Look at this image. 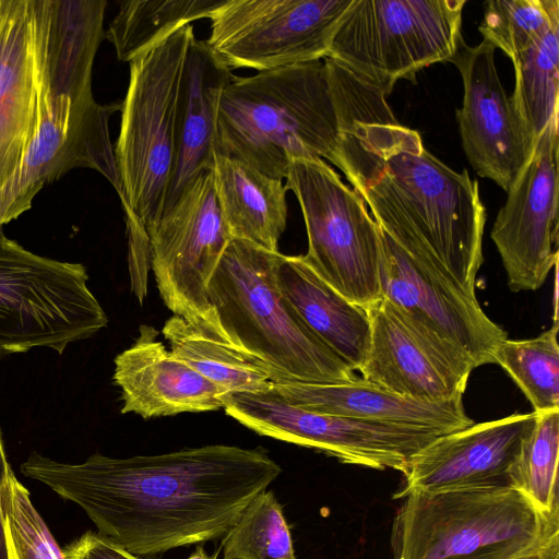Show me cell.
Masks as SVG:
<instances>
[{
    "label": "cell",
    "instance_id": "6da1fadb",
    "mask_svg": "<svg viewBox=\"0 0 559 559\" xmlns=\"http://www.w3.org/2000/svg\"><path fill=\"white\" fill-rule=\"evenodd\" d=\"M20 471L78 504L106 540L152 557L224 537L282 468L263 450L210 444L81 463L33 451Z\"/></svg>",
    "mask_w": 559,
    "mask_h": 559
},
{
    "label": "cell",
    "instance_id": "7a4b0ae2",
    "mask_svg": "<svg viewBox=\"0 0 559 559\" xmlns=\"http://www.w3.org/2000/svg\"><path fill=\"white\" fill-rule=\"evenodd\" d=\"M334 165L399 247L476 298L486 209L466 169L443 164L396 119L360 126Z\"/></svg>",
    "mask_w": 559,
    "mask_h": 559
},
{
    "label": "cell",
    "instance_id": "3957f363",
    "mask_svg": "<svg viewBox=\"0 0 559 559\" xmlns=\"http://www.w3.org/2000/svg\"><path fill=\"white\" fill-rule=\"evenodd\" d=\"M393 120L382 90L325 57L234 75L218 103L215 154L283 180L293 160L335 164L360 126Z\"/></svg>",
    "mask_w": 559,
    "mask_h": 559
},
{
    "label": "cell",
    "instance_id": "277c9868",
    "mask_svg": "<svg viewBox=\"0 0 559 559\" xmlns=\"http://www.w3.org/2000/svg\"><path fill=\"white\" fill-rule=\"evenodd\" d=\"M283 254L231 239L209 284L225 341L255 357L275 380L345 383L359 379L283 297L276 270Z\"/></svg>",
    "mask_w": 559,
    "mask_h": 559
},
{
    "label": "cell",
    "instance_id": "5b68a950",
    "mask_svg": "<svg viewBox=\"0 0 559 559\" xmlns=\"http://www.w3.org/2000/svg\"><path fill=\"white\" fill-rule=\"evenodd\" d=\"M403 499L392 524L393 559H516L559 535V516L543 514L512 487Z\"/></svg>",
    "mask_w": 559,
    "mask_h": 559
},
{
    "label": "cell",
    "instance_id": "8992f818",
    "mask_svg": "<svg viewBox=\"0 0 559 559\" xmlns=\"http://www.w3.org/2000/svg\"><path fill=\"white\" fill-rule=\"evenodd\" d=\"M193 26L187 25L130 61L114 146L124 211L145 230L160 217L177 155V108Z\"/></svg>",
    "mask_w": 559,
    "mask_h": 559
},
{
    "label": "cell",
    "instance_id": "52a82bcc",
    "mask_svg": "<svg viewBox=\"0 0 559 559\" xmlns=\"http://www.w3.org/2000/svg\"><path fill=\"white\" fill-rule=\"evenodd\" d=\"M107 324L83 264L33 253L0 223V357L33 348L61 355Z\"/></svg>",
    "mask_w": 559,
    "mask_h": 559
},
{
    "label": "cell",
    "instance_id": "ba28073f",
    "mask_svg": "<svg viewBox=\"0 0 559 559\" xmlns=\"http://www.w3.org/2000/svg\"><path fill=\"white\" fill-rule=\"evenodd\" d=\"M466 0H353L331 41L329 58L386 96L400 79L451 61L461 40Z\"/></svg>",
    "mask_w": 559,
    "mask_h": 559
},
{
    "label": "cell",
    "instance_id": "9c48e42d",
    "mask_svg": "<svg viewBox=\"0 0 559 559\" xmlns=\"http://www.w3.org/2000/svg\"><path fill=\"white\" fill-rule=\"evenodd\" d=\"M285 179L306 225L305 262L349 301L374 306L382 299V236L364 199L321 158L293 160Z\"/></svg>",
    "mask_w": 559,
    "mask_h": 559
},
{
    "label": "cell",
    "instance_id": "30bf717a",
    "mask_svg": "<svg viewBox=\"0 0 559 559\" xmlns=\"http://www.w3.org/2000/svg\"><path fill=\"white\" fill-rule=\"evenodd\" d=\"M146 233L151 266L166 307L226 342L210 302L209 284L231 237L216 199L212 170L195 177Z\"/></svg>",
    "mask_w": 559,
    "mask_h": 559
},
{
    "label": "cell",
    "instance_id": "8fae6325",
    "mask_svg": "<svg viewBox=\"0 0 559 559\" xmlns=\"http://www.w3.org/2000/svg\"><path fill=\"white\" fill-rule=\"evenodd\" d=\"M353 0H224L205 40L229 69L260 71L328 57Z\"/></svg>",
    "mask_w": 559,
    "mask_h": 559
},
{
    "label": "cell",
    "instance_id": "7c38bea8",
    "mask_svg": "<svg viewBox=\"0 0 559 559\" xmlns=\"http://www.w3.org/2000/svg\"><path fill=\"white\" fill-rule=\"evenodd\" d=\"M224 409L258 435L317 449L346 464L403 474L418 452L442 436L427 429L308 411L270 390L229 394Z\"/></svg>",
    "mask_w": 559,
    "mask_h": 559
},
{
    "label": "cell",
    "instance_id": "4fadbf2b",
    "mask_svg": "<svg viewBox=\"0 0 559 559\" xmlns=\"http://www.w3.org/2000/svg\"><path fill=\"white\" fill-rule=\"evenodd\" d=\"M120 109L121 102L100 105L93 96L72 99L40 90L38 126L17 176L0 198V223L4 225L17 218L31 209L44 186L78 167L99 171L121 199L109 136V118Z\"/></svg>",
    "mask_w": 559,
    "mask_h": 559
},
{
    "label": "cell",
    "instance_id": "5bb4252c",
    "mask_svg": "<svg viewBox=\"0 0 559 559\" xmlns=\"http://www.w3.org/2000/svg\"><path fill=\"white\" fill-rule=\"evenodd\" d=\"M367 311L370 341L361 379L418 402L463 396L475 369L463 350L385 298Z\"/></svg>",
    "mask_w": 559,
    "mask_h": 559
},
{
    "label": "cell",
    "instance_id": "9a60e30c",
    "mask_svg": "<svg viewBox=\"0 0 559 559\" xmlns=\"http://www.w3.org/2000/svg\"><path fill=\"white\" fill-rule=\"evenodd\" d=\"M558 150L556 114L507 191L491 229L512 292L538 289L557 265Z\"/></svg>",
    "mask_w": 559,
    "mask_h": 559
},
{
    "label": "cell",
    "instance_id": "2e32d148",
    "mask_svg": "<svg viewBox=\"0 0 559 559\" xmlns=\"http://www.w3.org/2000/svg\"><path fill=\"white\" fill-rule=\"evenodd\" d=\"M496 48L464 39L451 59L462 76L464 95L456 110L462 146L476 174L508 191L535 143L526 133L507 95L495 63Z\"/></svg>",
    "mask_w": 559,
    "mask_h": 559
},
{
    "label": "cell",
    "instance_id": "e0dca14e",
    "mask_svg": "<svg viewBox=\"0 0 559 559\" xmlns=\"http://www.w3.org/2000/svg\"><path fill=\"white\" fill-rule=\"evenodd\" d=\"M380 282L382 298L444 337L473 361L475 368L495 364V352L507 337L451 280L412 258L382 229Z\"/></svg>",
    "mask_w": 559,
    "mask_h": 559
},
{
    "label": "cell",
    "instance_id": "ac0fdd59",
    "mask_svg": "<svg viewBox=\"0 0 559 559\" xmlns=\"http://www.w3.org/2000/svg\"><path fill=\"white\" fill-rule=\"evenodd\" d=\"M537 418L535 412L513 414L439 436L413 457L394 498L414 491L512 487V473Z\"/></svg>",
    "mask_w": 559,
    "mask_h": 559
},
{
    "label": "cell",
    "instance_id": "d6986e66",
    "mask_svg": "<svg viewBox=\"0 0 559 559\" xmlns=\"http://www.w3.org/2000/svg\"><path fill=\"white\" fill-rule=\"evenodd\" d=\"M39 95L36 0H0V198L35 135Z\"/></svg>",
    "mask_w": 559,
    "mask_h": 559
},
{
    "label": "cell",
    "instance_id": "ffe728a7",
    "mask_svg": "<svg viewBox=\"0 0 559 559\" xmlns=\"http://www.w3.org/2000/svg\"><path fill=\"white\" fill-rule=\"evenodd\" d=\"M146 324L134 343L115 358L114 382L121 391V413L145 419L224 408L225 393L174 357Z\"/></svg>",
    "mask_w": 559,
    "mask_h": 559
},
{
    "label": "cell",
    "instance_id": "44dd1931",
    "mask_svg": "<svg viewBox=\"0 0 559 559\" xmlns=\"http://www.w3.org/2000/svg\"><path fill=\"white\" fill-rule=\"evenodd\" d=\"M287 403L308 411L362 420L432 430L444 435L474 424L463 396L418 402L400 396L361 378L345 383L276 380L270 389Z\"/></svg>",
    "mask_w": 559,
    "mask_h": 559
},
{
    "label": "cell",
    "instance_id": "7402d4cb",
    "mask_svg": "<svg viewBox=\"0 0 559 559\" xmlns=\"http://www.w3.org/2000/svg\"><path fill=\"white\" fill-rule=\"evenodd\" d=\"M105 0H36L40 88L51 96H92V69L105 38Z\"/></svg>",
    "mask_w": 559,
    "mask_h": 559
},
{
    "label": "cell",
    "instance_id": "603a6c76",
    "mask_svg": "<svg viewBox=\"0 0 559 559\" xmlns=\"http://www.w3.org/2000/svg\"><path fill=\"white\" fill-rule=\"evenodd\" d=\"M233 76L205 40H191L178 98L176 164L164 209L195 177L212 169L218 103Z\"/></svg>",
    "mask_w": 559,
    "mask_h": 559
},
{
    "label": "cell",
    "instance_id": "cb8c5ba5",
    "mask_svg": "<svg viewBox=\"0 0 559 559\" xmlns=\"http://www.w3.org/2000/svg\"><path fill=\"white\" fill-rule=\"evenodd\" d=\"M278 288L304 323L355 371L370 341L368 311L329 286L302 255H284L276 270Z\"/></svg>",
    "mask_w": 559,
    "mask_h": 559
},
{
    "label": "cell",
    "instance_id": "d4e9b609",
    "mask_svg": "<svg viewBox=\"0 0 559 559\" xmlns=\"http://www.w3.org/2000/svg\"><path fill=\"white\" fill-rule=\"evenodd\" d=\"M211 170L219 210L231 239L278 251V241L287 224V190L283 180L216 154Z\"/></svg>",
    "mask_w": 559,
    "mask_h": 559
},
{
    "label": "cell",
    "instance_id": "484cf974",
    "mask_svg": "<svg viewBox=\"0 0 559 559\" xmlns=\"http://www.w3.org/2000/svg\"><path fill=\"white\" fill-rule=\"evenodd\" d=\"M162 333L171 355L216 385L226 397L233 393H264L276 378L260 359L206 334L178 316L165 322Z\"/></svg>",
    "mask_w": 559,
    "mask_h": 559
},
{
    "label": "cell",
    "instance_id": "4316f807",
    "mask_svg": "<svg viewBox=\"0 0 559 559\" xmlns=\"http://www.w3.org/2000/svg\"><path fill=\"white\" fill-rule=\"evenodd\" d=\"M224 0L119 1L105 37L117 58L130 62L191 22L210 19Z\"/></svg>",
    "mask_w": 559,
    "mask_h": 559
},
{
    "label": "cell",
    "instance_id": "83f0119b",
    "mask_svg": "<svg viewBox=\"0 0 559 559\" xmlns=\"http://www.w3.org/2000/svg\"><path fill=\"white\" fill-rule=\"evenodd\" d=\"M515 85L510 100L526 133L536 144L558 114L559 23L512 59Z\"/></svg>",
    "mask_w": 559,
    "mask_h": 559
},
{
    "label": "cell",
    "instance_id": "f1b7e54d",
    "mask_svg": "<svg viewBox=\"0 0 559 559\" xmlns=\"http://www.w3.org/2000/svg\"><path fill=\"white\" fill-rule=\"evenodd\" d=\"M558 322L536 337L503 340L493 358L521 389L533 406L544 414L559 411Z\"/></svg>",
    "mask_w": 559,
    "mask_h": 559
},
{
    "label": "cell",
    "instance_id": "f546056e",
    "mask_svg": "<svg viewBox=\"0 0 559 559\" xmlns=\"http://www.w3.org/2000/svg\"><path fill=\"white\" fill-rule=\"evenodd\" d=\"M222 547L223 559H296L283 508L266 490L243 509Z\"/></svg>",
    "mask_w": 559,
    "mask_h": 559
},
{
    "label": "cell",
    "instance_id": "4dcf8cb0",
    "mask_svg": "<svg viewBox=\"0 0 559 559\" xmlns=\"http://www.w3.org/2000/svg\"><path fill=\"white\" fill-rule=\"evenodd\" d=\"M559 411L538 414L512 473V487L543 514L559 516Z\"/></svg>",
    "mask_w": 559,
    "mask_h": 559
},
{
    "label": "cell",
    "instance_id": "1f68e13d",
    "mask_svg": "<svg viewBox=\"0 0 559 559\" xmlns=\"http://www.w3.org/2000/svg\"><path fill=\"white\" fill-rule=\"evenodd\" d=\"M559 23V0H489L478 27L511 60Z\"/></svg>",
    "mask_w": 559,
    "mask_h": 559
},
{
    "label": "cell",
    "instance_id": "d6a6232c",
    "mask_svg": "<svg viewBox=\"0 0 559 559\" xmlns=\"http://www.w3.org/2000/svg\"><path fill=\"white\" fill-rule=\"evenodd\" d=\"M3 519L7 559H66L13 471L3 492Z\"/></svg>",
    "mask_w": 559,
    "mask_h": 559
},
{
    "label": "cell",
    "instance_id": "836d02e7",
    "mask_svg": "<svg viewBox=\"0 0 559 559\" xmlns=\"http://www.w3.org/2000/svg\"><path fill=\"white\" fill-rule=\"evenodd\" d=\"M62 552L66 559H140L93 532L84 533Z\"/></svg>",
    "mask_w": 559,
    "mask_h": 559
},
{
    "label": "cell",
    "instance_id": "e575fe53",
    "mask_svg": "<svg viewBox=\"0 0 559 559\" xmlns=\"http://www.w3.org/2000/svg\"><path fill=\"white\" fill-rule=\"evenodd\" d=\"M11 472L12 468L7 457L2 432L0 429V559H7L5 537L3 527V492Z\"/></svg>",
    "mask_w": 559,
    "mask_h": 559
},
{
    "label": "cell",
    "instance_id": "d590c367",
    "mask_svg": "<svg viewBox=\"0 0 559 559\" xmlns=\"http://www.w3.org/2000/svg\"><path fill=\"white\" fill-rule=\"evenodd\" d=\"M516 559H559V535L554 537L543 548Z\"/></svg>",
    "mask_w": 559,
    "mask_h": 559
},
{
    "label": "cell",
    "instance_id": "8d00e7d4",
    "mask_svg": "<svg viewBox=\"0 0 559 559\" xmlns=\"http://www.w3.org/2000/svg\"><path fill=\"white\" fill-rule=\"evenodd\" d=\"M187 559H216V557H210L204 551L202 546H198L195 550Z\"/></svg>",
    "mask_w": 559,
    "mask_h": 559
}]
</instances>
